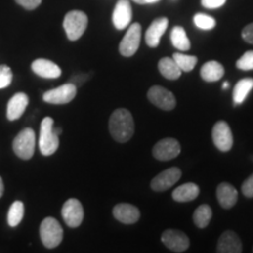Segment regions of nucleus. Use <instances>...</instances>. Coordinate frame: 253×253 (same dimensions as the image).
<instances>
[{
	"instance_id": "1",
	"label": "nucleus",
	"mask_w": 253,
	"mask_h": 253,
	"mask_svg": "<svg viewBox=\"0 0 253 253\" xmlns=\"http://www.w3.org/2000/svg\"><path fill=\"white\" fill-rule=\"evenodd\" d=\"M109 131L112 137L120 143H126L135 132V123L131 113L126 108L113 112L109 119Z\"/></svg>"
},
{
	"instance_id": "2",
	"label": "nucleus",
	"mask_w": 253,
	"mask_h": 253,
	"mask_svg": "<svg viewBox=\"0 0 253 253\" xmlns=\"http://www.w3.org/2000/svg\"><path fill=\"white\" fill-rule=\"evenodd\" d=\"M53 126H54V121L49 116H47L41 122L39 148L43 156H50L59 148V136L53 131Z\"/></svg>"
},
{
	"instance_id": "3",
	"label": "nucleus",
	"mask_w": 253,
	"mask_h": 253,
	"mask_svg": "<svg viewBox=\"0 0 253 253\" xmlns=\"http://www.w3.org/2000/svg\"><path fill=\"white\" fill-rule=\"evenodd\" d=\"M88 26V17L82 11H71L63 19V28H65L67 38L71 41L80 39Z\"/></svg>"
},
{
	"instance_id": "4",
	"label": "nucleus",
	"mask_w": 253,
	"mask_h": 253,
	"mask_svg": "<svg viewBox=\"0 0 253 253\" xmlns=\"http://www.w3.org/2000/svg\"><path fill=\"white\" fill-rule=\"evenodd\" d=\"M40 237L47 249H54L62 242L63 230L55 218L47 217L40 225Z\"/></svg>"
},
{
	"instance_id": "5",
	"label": "nucleus",
	"mask_w": 253,
	"mask_h": 253,
	"mask_svg": "<svg viewBox=\"0 0 253 253\" xmlns=\"http://www.w3.org/2000/svg\"><path fill=\"white\" fill-rule=\"evenodd\" d=\"M13 150L23 160L32 158L36 150V132L33 129L26 128L19 132L13 141Z\"/></svg>"
},
{
	"instance_id": "6",
	"label": "nucleus",
	"mask_w": 253,
	"mask_h": 253,
	"mask_svg": "<svg viewBox=\"0 0 253 253\" xmlns=\"http://www.w3.org/2000/svg\"><path fill=\"white\" fill-rule=\"evenodd\" d=\"M142 37V27L138 23H134L128 28L126 33L123 37L119 46L120 54L126 58H130L137 52L138 47L141 43Z\"/></svg>"
},
{
	"instance_id": "7",
	"label": "nucleus",
	"mask_w": 253,
	"mask_h": 253,
	"mask_svg": "<svg viewBox=\"0 0 253 253\" xmlns=\"http://www.w3.org/2000/svg\"><path fill=\"white\" fill-rule=\"evenodd\" d=\"M148 100L162 110H172L176 107V97L171 91L162 86H153L148 90Z\"/></svg>"
},
{
	"instance_id": "8",
	"label": "nucleus",
	"mask_w": 253,
	"mask_h": 253,
	"mask_svg": "<svg viewBox=\"0 0 253 253\" xmlns=\"http://www.w3.org/2000/svg\"><path fill=\"white\" fill-rule=\"evenodd\" d=\"M181 150V144L176 138L167 137L154 145L153 156L158 161H170L178 156Z\"/></svg>"
},
{
	"instance_id": "9",
	"label": "nucleus",
	"mask_w": 253,
	"mask_h": 253,
	"mask_svg": "<svg viewBox=\"0 0 253 253\" xmlns=\"http://www.w3.org/2000/svg\"><path fill=\"white\" fill-rule=\"evenodd\" d=\"M77 86L74 84H62L54 89H50L43 94L42 99L47 103L66 104L73 101L77 96Z\"/></svg>"
},
{
	"instance_id": "10",
	"label": "nucleus",
	"mask_w": 253,
	"mask_h": 253,
	"mask_svg": "<svg viewBox=\"0 0 253 253\" xmlns=\"http://www.w3.org/2000/svg\"><path fill=\"white\" fill-rule=\"evenodd\" d=\"M212 141L218 150L226 153L233 145V135L225 121H218L212 128Z\"/></svg>"
},
{
	"instance_id": "11",
	"label": "nucleus",
	"mask_w": 253,
	"mask_h": 253,
	"mask_svg": "<svg viewBox=\"0 0 253 253\" xmlns=\"http://www.w3.org/2000/svg\"><path fill=\"white\" fill-rule=\"evenodd\" d=\"M161 240L172 252H184L190 246L189 237L182 231L175 229H168L164 231Z\"/></svg>"
},
{
	"instance_id": "12",
	"label": "nucleus",
	"mask_w": 253,
	"mask_h": 253,
	"mask_svg": "<svg viewBox=\"0 0 253 253\" xmlns=\"http://www.w3.org/2000/svg\"><path fill=\"white\" fill-rule=\"evenodd\" d=\"M61 214L65 223L69 227L80 226L84 216V208H82L80 201L75 198H69L68 201H66L62 207Z\"/></svg>"
},
{
	"instance_id": "13",
	"label": "nucleus",
	"mask_w": 253,
	"mask_h": 253,
	"mask_svg": "<svg viewBox=\"0 0 253 253\" xmlns=\"http://www.w3.org/2000/svg\"><path fill=\"white\" fill-rule=\"evenodd\" d=\"M181 177L182 171L178 168H169V169L160 172L155 178H153V181L150 183V186L154 191L163 192L175 185L176 183L181 179Z\"/></svg>"
},
{
	"instance_id": "14",
	"label": "nucleus",
	"mask_w": 253,
	"mask_h": 253,
	"mask_svg": "<svg viewBox=\"0 0 253 253\" xmlns=\"http://www.w3.org/2000/svg\"><path fill=\"white\" fill-rule=\"evenodd\" d=\"M132 17L131 5L128 0H119L113 12V24L118 30H125L129 26Z\"/></svg>"
},
{
	"instance_id": "15",
	"label": "nucleus",
	"mask_w": 253,
	"mask_h": 253,
	"mask_svg": "<svg viewBox=\"0 0 253 253\" xmlns=\"http://www.w3.org/2000/svg\"><path fill=\"white\" fill-rule=\"evenodd\" d=\"M168 25H169V20L166 17H161L155 19L150 26L148 27L147 32H145V42L147 45L155 48L160 45V40L164 33H166Z\"/></svg>"
},
{
	"instance_id": "16",
	"label": "nucleus",
	"mask_w": 253,
	"mask_h": 253,
	"mask_svg": "<svg viewBox=\"0 0 253 253\" xmlns=\"http://www.w3.org/2000/svg\"><path fill=\"white\" fill-rule=\"evenodd\" d=\"M113 216L123 224H135L141 217L138 208L128 203H120L113 209Z\"/></svg>"
},
{
	"instance_id": "17",
	"label": "nucleus",
	"mask_w": 253,
	"mask_h": 253,
	"mask_svg": "<svg viewBox=\"0 0 253 253\" xmlns=\"http://www.w3.org/2000/svg\"><path fill=\"white\" fill-rule=\"evenodd\" d=\"M217 251L219 253H240L243 251L242 240L233 231H225L218 240Z\"/></svg>"
},
{
	"instance_id": "18",
	"label": "nucleus",
	"mask_w": 253,
	"mask_h": 253,
	"mask_svg": "<svg viewBox=\"0 0 253 253\" xmlns=\"http://www.w3.org/2000/svg\"><path fill=\"white\" fill-rule=\"evenodd\" d=\"M32 71L43 79H56L61 75V69L56 63L47 59H37L32 62Z\"/></svg>"
},
{
	"instance_id": "19",
	"label": "nucleus",
	"mask_w": 253,
	"mask_h": 253,
	"mask_svg": "<svg viewBox=\"0 0 253 253\" xmlns=\"http://www.w3.org/2000/svg\"><path fill=\"white\" fill-rule=\"evenodd\" d=\"M217 199L220 207L223 209H231L235 207L238 201V192L232 184L227 182H223L217 188Z\"/></svg>"
},
{
	"instance_id": "20",
	"label": "nucleus",
	"mask_w": 253,
	"mask_h": 253,
	"mask_svg": "<svg viewBox=\"0 0 253 253\" xmlns=\"http://www.w3.org/2000/svg\"><path fill=\"white\" fill-rule=\"evenodd\" d=\"M28 102V96L25 93H17L12 96L7 104V119L9 121H14L21 118L25 110H26Z\"/></svg>"
},
{
	"instance_id": "21",
	"label": "nucleus",
	"mask_w": 253,
	"mask_h": 253,
	"mask_svg": "<svg viewBox=\"0 0 253 253\" xmlns=\"http://www.w3.org/2000/svg\"><path fill=\"white\" fill-rule=\"evenodd\" d=\"M224 73H225V69L223 65L214 60L205 62L201 68V77L207 82H216L220 80L224 77Z\"/></svg>"
},
{
	"instance_id": "22",
	"label": "nucleus",
	"mask_w": 253,
	"mask_h": 253,
	"mask_svg": "<svg viewBox=\"0 0 253 253\" xmlns=\"http://www.w3.org/2000/svg\"><path fill=\"white\" fill-rule=\"evenodd\" d=\"M199 195V188L197 184L190 182L185 183L178 188H176L172 192V198L179 203H185V202L194 201Z\"/></svg>"
},
{
	"instance_id": "23",
	"label": "nucleus",
	"mask_w": 253,
	"mask_h": 253,
	"mask_svg": "<svg viewBox=\"0 0 253 253\" xmlns=\"http://www.w3.org/2000/svg\"><path fill=\"white\" fill-rule=\"evenodd\" d=\"M158 71L168 80H177L182 75V69L171 58L161 59L158 61Z\"/></svg>"
},
{
	"instance_id": "24",
	"label": "nucleus",
	"mask_w": 253,
	"mask_h": 253,
	"mask_svg": "<svg viewBox=\"0 0 253 253\" xmlns=\"http://www.w3.org/2000/svg\"><path fill=\"white\" fill-rule=\"evenodd\" d=\"M253 89V79L245 78L236 84L233 89V102L235 104H242L248 97L250 91Z\"/></svg>"
},
{
	"instance_id": "25",
	"label": "nucleus",
	"mask_w": 253,
	"mask_h": 253,
	"mask_svg": "<svg viewBox=\"0 0 253 253\" xmlns=\"http://www.w3.org/2000/svg\"><path fill=\"white\" fill-rule=\"evenodd\" d=\"M170 40H171L173 47L182 50V52H186L191 48V42H190L186 32L182 26H175L172 28Z\"/></svg>"
},
{
	"instance_id": "26",
	"label": "nucleus",
	"mask_w": 253,
	"mask_h": 253,
	"mask_svg": "<svg viewBox=\"0 0 253 253\" xmlns=\"http://www.w3.org/2000/svg\"><path fill=\"white\" fill-rule=\"evenodd\" d=\"M211 217H212V210H211V208L208 204H203L196 209L192 218H194V223L196 226L199 227V229H204L210 223Z\"/></svg>"
},
{
	"instance_id": "27",
	"label": "nucleus",
	"mask_w": 253,
	"mask_h": 253,
	"mask_svg": "<svg viewBox=\"0 0 253 253\" xmlns=\"http://www.w3.org/2000/svg\"><path fill=\"white\" fill-rule=\"evenodd\" d=\"M24 204L23 202L20 201H15L13 204L11 205L8 210V214H7V221L9 224V226L15 227L17 225L20 224V221L23 220L24 217Z\"/></svg>"
},
{
	"instance_id": "28",
	"label": "nucleus",
	"mask_w": 253,
	"mask_h": 253,
	"mask_svg": "<svg viewBox=\"0 0 253 253\" xmlns=\"http://www.w3.org/2000/svg\"><path fill=\"white\" fill-rule=\"evenodd\" d=\"M172 59L175 60L178 67L182 69V72H191L195 68V66L197 65V56L195 55H186L183 53H175L172 56Z\"/></svg>"
},
{
	"instance_id": "29",
	"label": "nucleus",
	"mask_w": 253,
	"mask_h": 253,
	"mask_svg": "<svg viewBox=\"0 0 253 253\" xmlns=\"http://www.w3.org/2000/svg\"><path fill=\"white\" fill-rule=\"evenodd\" d=\"M194 23L198 28H201V30H204V31L212 30V28H214V26H216V20H214V18L204 13L195 14Z\"/></svg>"
},
{
	"instance_id": "30",
	"label": "nucleus",
	"mask_w": 253,
	"mask_h": 253,
	"mask_svg": "<svg viewBox=\"0 0 253 253\" xmlns=\"http://www.w3.org/2000/svg\"><path fill=\"white\" fill-rule=\"evenodd\" d=\"M236 67L240 71H253V50H248L237 60Z\"/></svg>"
},
{
	"instance_id": "31",
	"label": "nucleus",
	"mask_w": 253,
	"mask_h": 253,
	"mask_svg": "<svg viewBox=\"0 0 253 253\" xmlns=\"http://www.w3.org/2000/svg\"><path fill=\"white\" fill-rule=\"evenodd\" d=\"M12 82V71L8 66H0V89L8 87Z\"/></svg>"
},
{
	"instance_id": "32",
	"label": "nucleus",
	"mask_w": 253,
	"mask_h": 253,
	"mask_svg": "<svg viewBox=\"0 0 253 253\" xmlns=\"http://www.w3.org/2000/svg\"><path fill=\"white\" fill-rule=\"evenodd\" d=\"M242 192L245 197L252 198L253 197V173L245 179L242 185Z\"/></svg>"
},
{
	"instance_id": "33",
	"label": "nucleus",
	"mask_w": 253,
	"mask_h": 253,
	"mask_svg": "<svg viewBox=\"0 0 253 253\" xmlns=\"http://www.w3.org/2000/svg\"><path fill=\"white\" fill-rule=\"evenodd\" d=\"M242 38L244 39L245 42L253 45V23L249 24L248 26H245L244 28H243Z\"/></svg>"
},
{
	"instance_id": "34",
	"label": "nucleus",
	"mask_w": 253,
	"mask_h": 253,
	"mask_svg": "<svg viewBox=\"0 0 253 253\" xmlns=\"http://www.w3.org/2000/svg\"><path fill=\"white\" fill-rule=\"evenodd\" d=\"M202 5L205 8H210V9H214V8H219L226 2V0H201Z\"/></svg>"
},
{
	"instance_id": "35",
	"label": "nucleus",
	"mask_w": 253,
	"mask_h": 253,
	"mask_svg": "<svg viewBox=\"0 0 253 253\" xmlns=\"http://www.w3.org/2000/svg\"><path fill=\"white\" fill-rule=\"evenodd\" d=\"M15 1L18 2L19 5L23 6L24 8L26 9H36L38 6L41 4V1L42 0H15Z\"/></svg>"
},
{
	"instance_id": "36",
	"label": "nucleus",
	"mask_w": 253,
	"mask_h": 253,
	"mask_svg": "<svg viewBox=\"0 0 253 253\" xmlns=\"http://www.w3.org/2000/svg\"><path fill=\"white\" fill-rule=\"evenodd\" d=\"M4 194V183H2V178L0 177V197Z\"/></svg>"
},
{
	"instance_id": "37",
	"label": "nucleus",
	"mask_w": 253,
	"mask_h": 253,
	"mask_svg": "<svg viewBox=\"0 0 253 253\" xmlns=\"http://www.w3.org/2000/svg\"><path fill=\"white\" fill-rule=\"evenodd\" d=\"M53 131H54L58 136H60V134L62 132V129L61 128H55V126H53Z\"/></svg>"
},
{
	"instance_id": "38",
	"label": "nucleus",
	"mask_w": 253,
	"mask_h": 253,
	"mask_svg": "<svg viewBox=\"0 0 253 253\" xmlns=\"http://www.w3.org/2000/svg\"><path fill=\"white\" fill-rule=\"evenodd\" d=\"M160 1V0H144L145 4H154V2H157Z\"/></svg>"
},
{
	"instance_id": "39",
	"label": "nucleus",
	"mask_w": 253,
	"mask_h": 253,
	"mask_svg": "<svg viewBox=\"0 0 253 253\" xmlns=\"http://www.w3.org/2000/svg\"><path fill=\"white\" fill-rule=\"evenodd\" d=\"M135 2H137V4H140V5H144L145 2H144V0H134Z\"/></svg>"
},
{
	"instance_id": "40",
	"label": "nucleus",
	"mask_w": 253,
	"mask_h": 253,
	"mask_svg": "<svg viewBox=\"0 0 253 253\" xmlns=\"http://www.w3.org/2000/svg\"><path fill=\"white\" fill-rule=\"evenodd\" d=\"M229 86H230L229 82H224V84H223V89H226V88H229Z\"/></svg>"
}]
</instances>
